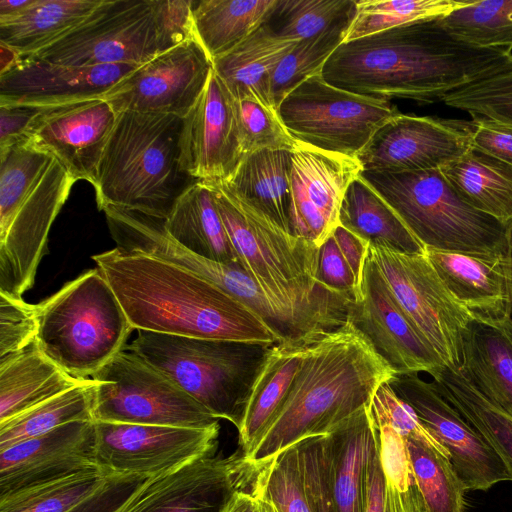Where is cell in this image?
<instances>
[{
	"instance_id": "1",
	"label": "cell",
	"mask_w": 512,
	"mask_h": 512,
	"mask_svg": "<svg viewBox=\"0 0 512 512\" xmlns=\"http://www.w3.org/2000/svg\"><path fill=\"white\" fill-rule=\"evenodd\" d=\"M439 18L344 41L323 65L321 76L355 94L429 104L500 72L512 61L511 50L479 48L458 40Z\"/></svg>"
},
{
	"instance_id": "2",
	"label": "cell",
	"mask_w": 512,
	"mask_h": 512,
	"mask_svg": "<svg viewBox=\"0 0 512 512\" xmlns=\"http://www.w3.org/2000/svg\"><path fill=\"white\" fill-rule=\"evenodd\" d=\"M92 259L138 331L200 339L281 342L251 309L173 263L117 246Z\"/></svg>"
},
{
	"instance_id": "3",
	"label": "cell",
	"mask_w": 512,
	"mask_h": 512,
	"mask_svg": "<svg viewBox=\"0 0 512 512\" xmlns=\"http://www.w3.org/2000/svg\"><path fill=\"white\" fill-rule=\"evenodd\" d=\"M395 375L347 319L308 345L282 408L244 456L267 466L307 439L331 435L366 409Z\"/></svg>"
},
{
	"instance_id": "4",
	"label": "cell",
	"mask_w": 512,
	"mask_h": 512,
	"mask_svg": "<svg viewBox=\"0 0 512 512\" xmlns=\"http://www.w3.org/2000/svg\"><path fill=\"white\" fill-rule=\"evenodd\" d=\"M208 183L239 265L265 295L313 333L345 323L353 300L319 282V247L284 231L225 182Z\"/></svg>"
},
{
	"instance_id": "5",
	"label": "cell",
	"mask_w": 512,
	"mask_h": 512,
	"mask_svg": "<svg viewBox=\"0 0 512 512\" xmlns=\"http://www.w3.org/2000/svg\"><path fill=\"white\" fill-rule=\"evenodd\" d=\"M76 180L27 140L0 149V292L22 297L35 281L51 226Z\"/></svg>"
},
{
	"instance_id": "6",
	"label": "cell",
	"mask_w": 512,
	"mask_h": 512,
	"mask_svg": "<svg viewBox=\"0 0 512 512\" xmlns=\"http://www.w3.org/2000/svg\"><path fill=\"white\" fill-rule=\"evenodd\" d=\"M182 118L171 114L117 115L94 185L99 210L107 206L166 219L196 181L179 164Z\"/></svg>"
},
{
	"instance_id": "7",
	"label": "cell",
	"mask_w": 512,
	"mask_h": 512,
	"mask_svg": "<svg viewBox=\"0 0 512 512\" xmlns=\"http://www.w3.org/2000/svg\"><path fill=\"white\" fill-rule=\"evenodd\" d=\"M271 345L138 331L129 347L238 429Z\"/></svg>"
},
{
	"instance_id": "8",
	"label": "cell",
	"mask_w": 512,
	"mask_h": 512,
	"mask_svg": "<svg viewBox=\"0 0 512 512\" xmlns=\"http://www.w3.org/2000/svg\"><path fill=\"white\" fill-rule=\"evenodd\" d=\"M36 341L62 370L88 379L126 347L134 330L97 267L37 304Z\"/></svg>"
},
{
	"instance_id": "9",
	"label": "cell",
	"mask_w": 512,
	"mask_h": 512,
	"mask_svg": "<svg viewBox=\"0 0 512 512\" xmlns=\"http://www.w3.org/2000/svg\"><path fill=\"white\" fill-rule=\"evenodd\" d=\"M360 175L394 209L425 248L507 256L509 223L467 204L440 169L362 171Z\"/></svg>"
},
{
	"instance_id": "10",
	"label": "cell",
	"mask_w": 512,
	"mask_h": 512,
	"mask_svg": "<svg viewBox=\"0 0 512 512\" xmlns=\"http://www.w3.org/2000/svg\"><path fill=\"white\" fill-rule=\"evenodd\" d=\"M91 379L94 421L211 428L219 419L129 346Z\"/></svg>"
},
{
	"instance_id": "11",
	"label": "cell",
	"mask_w": 512,
	"mask_h": 512,
	"mask_svg": "<svg viewBox=\"0 0 512 512\" xmlns=\"http://www.w3.org/2000/svg\"><path fill=\"white\" fill-rule=\"evenodd\" d=\"M177 45L153 0H101L77 27L28 57L72 66H140Z\"/></svg>"
},
{
	"instance_id": "12",
	"label": "cell",
	"mask_w": 512,
	"mask_h": 512,
	"mask_svg": "<svg viewBox=\"0 0 512 512\" xmlns=\"http://www.w3.org/2000/svg\"><path fill=\"white\" fill-rule=\"evenodd\" d=\"M279 116L297 142L356 157L373 134L399 111L388 100L355 94L313 75L278 106Z\"/></svg>"
},
{
	"instance_id": "13",
	"label": "cell",
	"mask_w": 512,
	"mask_h": 512,
	"mask_svg": "<svg viewBox=\"0 0 512 512\" xmlns=\"http://www.w3.org/2000/svg\"><path fill=\"white\" fill-rule=\"evenodd\" d=\"M368 258L444 365L459 369L464 337L474 316L451 295L425 252L410 254L369 245Z\"/></svg>"
},
{
	"instance_id": "14",
	"label": "cell",
	"mask_w": 512,
	"mask_h": 512,
	"mask_svg": "<svg viewBox=\"0 0 512 512\" xmlns=\"http://www.w3.org/2000/svg\"><path fill=\"white\" fill-rule=\"evenodd\" d=\"M219 430L95 421L96 464L109 475L157 477L214 456Z\"/></svg>"
},
{
	"instance_id": "15",
	"label": "cell",
	"mask_w": 512,
	"mask_h": 512,
	"mask_svg": "<svg viewBox=\"0 0 512 512\" xmlns=\"http://www.w3.org/2000/svg\"><path fill=\"white\" fill-rule=\"evenodd\" d=\"M213 61L193 37L137 66L104 99L123 112L171 114L184 118L205 90Z\"/></svg>"
},
{
	"instance_id": "16",
	"label": "cell",
	"mask_w": 512,
	"mask_h": 512,
	"mask_svg": "<svg viewBox=\"0 0 512 512\" xmlns=\"http://www.w3.org/2000/svg\"><path fill=\"white\" fill-rule=\"evenodd\" d=\"M389 384L448 451L466 491H486L499 482L512 481L498 454L439 393L433 381L408 373L396 374Z\"/></svg>"
},
{
	"instance_id": "17",
	"label": "cell",
	"mask_w": 512,
	"mask_h": 512,
	"mask_svg": "<svg viewBox=\"0 0 512 512\" xmlns=\"http://www.w3.org/2000/svg\"><path fill=\"white\" fill-rule=\"evenodd\" d=\"M264 468L240 448L227 457L200 458L150 478L124 512H221L237 490L255 484Z\"/></svg>"
},
{
	"instance_id": "18",
	"label": "cell",
	"mask_w": 512,
	"mask_h": 512,
	"mask_svg": "<svg viewBox=\"0 0 512 512\" xmlns=\"http://www.w3.org/2000/svg\"><path fill=\"white\" fill-rule=\"evenodd\" d=\"M473 122L398 113L356 156L362 171L441 169L472 148Z\"/></svg>"
},
{
	"instance_id": "19",
	"label": "cell",
	"mask_w": 512,
	"mask_h": 512,
	"mask_svg": "<svg viewBox=\"0 0 512 512\" xmlns=\"http://www.w3.org/2000/svg\"><path fill=\"white\" fill-rule=\"evenodd\" d=\"M361 172L356 157L297 142L289 172L292 234L320 247L340 225L344 195Z\"/></svg>"
},
{
	"instance_id": "20",
	"label": "cell",
	"mask_w": 512,
	"mask_h": 512,
	"mask_svg": "<svg viewBox=\"0 0 512 512\" xmlns=\"http://www.w3.org/2000/svg\"><path fill=\"white\" fill-rule=\"evenodd\" d=\"M243 158L235 99L213 70L200 98L182 118L180 168L195 180L227 182Z\"/></svg>"
},
{
	"instance_id": "21",
	"label": "cell",
	"mask_w": 512,
	"mask_h": 512,
	"mask_svg": "<svg viewBox=\"0 0 512 512\" xmlns=\"http://www.w3.org/2000/svg\"><path fill=\"white\" fill-rule=\"evenodd\" d=\"M347 319L368 339L395 374H430L445 366L400 309L368 256L360 293L349 304Z\"/></svg>"
},
{
	"instance_id": "22",
	"label": "cell",
	"mask_w": 512,
	"mask_h": 512,
	"mask_svg": "<svg viewBox=\"0 0 512 512\" xmlns=\"http://www.w3.org/2000/svg\"><path fill=\"white\" fill-rule=\"evenodd\" d=\"M117 114L104 98L46 107L26 139L52 154L77 181L97 182L99 167Z\"/></svg>"
},
{
	"instance_id": "23",
	"label": "cell",
	"mask_w": 512,
	"mask_h": 512,
	"mask_svg": "<svg viewBox=\"0 0 512 512\" xmlns=\"http://www.w3.org/2000/svg\"><path fill=\"white\" fill-rule=\"evenodd\" d=\"M95 468V421L71 422L0 451V499Z\"/></svg>"
},
{
	"instance_id": "24",
	"label": "cell",
	"mask_w": 512,
	"mask_h": 512,
	"mask_svg": "<svg viewBox=\"0 0 512 512\" xmlns=\"http://www.w3.org/2000/svg\"><path fill=\"white\" fill-rule=\"evenodd\" d=\"M137 66H72L23 57L0 75V104L54 107L103 98Z\"/></svg>"
},
{
	"instance_id": "25",
	"label": "cell",
	"mask_w": 512,
	"mask_h": 512,
	"mask_svg": "<svg viewBox=\"0 0 512 512\" xmlns=\"http://www.w3.org/2000/svg\"><path fill=\"white\" fill-rule=\"evenodd\" d=\"M333 512H366L369 472L378 452V435L369 406L324 436Z\"/></svg>"
},
{
	"instance_id": "26",
	"label": "cell",
	"mask_w": 512,
	"mask_h": 512,
	"mask_svg": "<svg viewBox=\"0 0 512 512\" xmlns=\"http://www.w3.org/2000/svg\"><path fill=\"white\" fill-rule=\"evenodd\" d=\"M425 254L451 295L474 319L508 318L507 256H483L426 248Z\"/></svg>"
},
{
	"instance_id": "27",
	"label": "cell",
	"mask_w": 512,
	"mask_h": 512,
	"mask_svg": "<svg viewBox=\"0 0 512 512\" xmlns=\"http://www.w3.org/2000/svg\"><path fill=\"white\" fill-rule=\"evenodd\" d=\"M459 370L484 397L512 417V321L474 319L464 337Z\"/></svg>"
},
{
	"instance_id": "28",
	"label": "cell",
	"mask_w": 512,
	"mask_h": 512,
	"mask_svg": "<svg viewBox=\"0 0 512 512\" xmlns=\"http://www.w3.org/2000/svg\"><path fill=\"white\" fill-rule=\"evenodd\" d=\"M86 379L75 378L51 361L35 340L0 357V423L59 395Z\"/></svg>"
},
{
	"instance_id": "29",
	"label": "cell",
	"mask_w": 512,
	"mask_h": 512,
	"mask_svg": "<svg viewBox=\"0 0 512 512\" xmlns=\"http://www.w3.org/2000/svg\"><path fill=\"white\" fill-rule=\"evenodd\" d=\"M314 339L284 341L270 346L237 429L238 443L244 455L252 450L282 408L299 372L306 349Z\"/></svg>"
},
{
	"instance_id": "30",
	"label": "cell",
	"mask_w": 512,
	"mask_h": 512,
	"mask_svg": "<svg viewBox=\"0 0 512 512\" xmlns=\"http://www.w3.org/2000/svg\"><path fill=\"white\" fill-rule=\"evenodd\" d=\"M298 42L276 35L264 23L233 50L215 59L213 70L236 100L253 99L274 108L270 98L272 73Z\"/></svg>"
},
{
	"instance_id": "31",
	"label": "cell",
	"mask_w": 512,
	"mask_h": 512,
	"mask_svg": "<svg viewBox=\"0 0 512 512\" xmlns=\"http://www.w3.org/2000/svg\"><path fill=\"white\" fill-rule=\"evenodd\" d=\"M168 234L185 249L203 258L239 264L207 181L193 183L164 220Z\"/></svg>"
},
{
	"instance_id": "32",
	"label": "cell",
	"mask_w": 512,
	"mask_h": 512,
	"mask_svg": "<svg viewBox=\"0 0 512 512\" xmlns=\"http://www.w3.org/2000/svg\"><path fill=\"white\" fill-rule=\"evenodd\" d=\"M339 222L369 245L410 254L424 253L426 249L394 209L361 175L346 190Z\"/></svg>"
},
{
	"instance_id": "33",
	"label": "cell",
	"mask_w": 512,
	"mask_h": 512,
	"mask_svg": "<svg viewBox=\"0 0 512 512\" xmlns=\"http://www.w3.org/2000/svg\"><path fill=\"white\" fill-rule=\"evenodd\" d=\"M101 0H34L10 17L0 19V43L23 57L34 55L65 36L100 4Z\"/></svg>"
},
{
	"instance_id": "34",
	"label": "cell",
	"mask_w": 512,
	"mask_h": 512,
	"mask_svg": "<svg viewBox=\"0 0 512 512\" xmlns=\"http://www.w3.org/2000/svg\"><path fill=\"white\" fill-rule=\"evenodd\" d=\"M291 155L290 150L270 149L246 155L225 182L238 197L290 234Z\"/></svg>"
},
{
	"instance_id": "35",
	"label": "cell",
	"mask_w": 512,
	"mask_h": 512,
	"mask_svg": "<svg viewBox=\"0 0 512 512\" xmlns=\"http://www.w3.org/2000/svg\"><path fill=\"white\" fill-rule=\"evenodd\" d=\"M440 170L467 204L501 222L512 220L511 166L472 146Z\"/></svg>"
},
{
	"instance_id": "36",
	"label": "cell",
	"mask_w": 512,
	"mask_h": 512,
	"mask_svg": "<svg viewBox=\"0 0 512 512\" xmlns=\"http://www.w3.org/2000/svg\"><path fill=\"white\" fill-rule=\"evenodd\" d=\"M275 4L276 0L194 1V36L214 61L261 27Z\"/></svg>"
},
{
	"instance_id": "37",
	"label": "cell",
	"mask_w": 512,
	"mask_h": 512,
	"mask_svg": "<svg viewBox=\"0 0 512 512\" xmlns=\"http://www.w3.org/2000/svg\"><path fill=\"white\" fill-rule=\"evenodd\" d=\"M439 393L485 439L512 474V417L484 397L457 369L429 374Z\"/></svg>"
},
{
	"instance_id": "38",
	"label": "cell",
	"mask_w": 512,
	"mask_h": 512,
	"mask_svg": "<svg viewBox=\"0 0 512 512\" xmlns=\"http://www.w3.org/2000/svg\"><path fill=\"white\" fill-rule=\"evenodd\" d=\"M96 384V380L88 378L81 384L0 423V451L71 422L94 421Z\"/></svg>"
},
{
	"instance_id": "39",
	"label": "cell",
	"mask_w": 512,
	"mask_h": 512,
	"mask_svg": "<svg viewBox=\"0 0 512 512\" xmlns=\"http://www.w3.org/2000/svg\"><path fill=\"white\" fill-rule=\"evenodd\" d=\"M423 512H464L465 486L448 454L406 439Z\"/></svg>"
},
{
	"instance_id": "40",
	"label": "cell",
	"mask_w": 512,
	"mask_h": 512,
	"mask_svg": "<svg viewBox=\"0 0 512 512\" xmlns=\"http://www.w3.org/2000/svg\"><path fill=\"white\" fill-rule=\"evenodd\" d=\"M356 0H276L265 24L278 36L301 41L351 27Z\"/></svg>"
},
{
	"instance_id": "41",
	"label": "cell",
	"mask_w": 512,
	"mask_h": 512,
	"mask_svg": "<svg viewBox=\"0 0 512 512\" xmlns=\"http://www.w3.org/2000/svg\"><path fill=\"white\" fill-rule=\"evenodd\" d=\"M453 37L485 49H512V0L471 1L439 18Z\"/></svg>"
},
{
	"instance_id": "42",
	"label": "cell",
	"mask_w": 512,
	"mask_h": 512,
	"mask_svg": "<svg viewBox=\"0 0 512 512\" xmlns=\"http://www.w3.org/2000/svg\"><path fill=\"white\" fill-rule=\"evenodd\" d=\"M110 476L100 468L72 474L0 499V512H67Z\"/></svg>"
},
{
	"instance_id": "43",
	"label": "cell",
	"mask_w": 512,
	"mask_h": 512,
	"mask_svg": "<svg viewBox=\"0 0 512 512\" xmlns=\"http://www.w3.org/2000/svg\"><path fill=\"white\" fill-rule=\"evenodd\" d=\"M468 0H361L345 41L402 24L445 16Z\"/></svg>"
},
{
	"instance_id": "44",
	"label": "cell",
	"mask_w": 512,
	"mask_h": 512,
	"mask_svg": "<svg viewBox=\"0 0 512 512\" xmlns=\"http://www.w3.org/2000/svg\"><path fill=\"white\" fill-rule=\"evenodd\" d=\"M350 27H339L316 37L299 41L274 69L270 79V98L274 108L298 85L320 74L323 65L345 41Z\"/></svg>"
},
{
	"instance_id": "45",
	"label": "cell",
	"mask_w": 512,
	"mask_h": 512,
	"mask_svg": "<svg viewBox=\"0 0 512 512\" xmlns=\"http://www.w3.org/2000/svg\"><path fill=\"white\" fill-rule=\"evenodd\" d=\"M443 102L467 112L473 121L512 124V61L500 72L448 94Z\"/></svg>"
},
{
	"instance_id": "46",
	"label": "cell",
	"mask_w": 512,
	"mask_h": 512,
	"mask_svg": "<svg viewBox=\"0 0 512 512\" xmlns=\"http://www.w3.org/2000/svg\"><path fill=\"white\" fill-rule=\"evenodd\" d=\"M235 108L244 157L264 149H294L297 141L286 129L277 109L253 99H235Z\"/></svg>"
},
{
	"instance_id": "47",
	"label": "cell",
	"mask_w": 512,
	"mask_h": 512,
	"mask_svg": "<svg viewBox=\"0 0 512 512\" xmlns=\"http://www.w3.org/2000/svg\"><path fill=\"white\" fill-rule=\"evenodd\" d=\"M264 494L279 512H312L299 444L285 450L260 474Z\"/></svg>"
},
{
	"instance_id": "48",
	"label": "cell",
	"mask_w": 512,
	"mask_h": 512,
	"mask_svg": "<svg viewBox=\"0 0 512 512\" xmlns=\"http://www.w3.org/2000/svg\"><path fill=\"white\" fill-rule=\"evenodd\" d=\"M369 412L372 419L388 423L404 438L428 443L449 455L423 425L413 408L395 393L389 383L382 384L375 392Z\"/></svg>"
},
{
	"instance_id": "49",
	"label": "cell",
	"mask_w": 512,
	"mask_h": 512,
	"mask_svg": "<svg viewBox=\"0 0 512 512\" xmlns=\"http://www.w3.org/2000/svg\"><path fill=\"white\" fill-rule=\"evenodd\" d=\"M37 331V306L0 292V357L29 346Z\"/></svg>"
},
{
	"instance_id": "50",
	"label": "cell",
	"mask_w": 512,
	"mask_h": 512,
	"mask_svg": "<svg viewBox=\"0 0 512 512\" xmlns=\"http://www.w3.org/2000/svg\"><path fill=\"white\" fill-rule=\"evenodd\" d=\"M305 487L312 512H333L329 490L324 436L299 443Z\"/></svg>"
},
{
	"instance_id": "51",
	"label": "cell",
	"mask_w": 512,
	"mask_h": 512,
	"mask_svg": "<svg viewBox=\"0 0 512 512\" xmlns=\"http://www.w3.org/2000/svg\"><path fill=\"white\" fill-rule=\"evenodd\" d=\"M150 478L137 474H113L96 492L67 512H124Z\"/></svg>"
},
{
	"instance_id": "52",
	"label": "cell",
	"mask_w": 512,
	"mask_h": 512,
	"mask_svg": "<svg viewBox=\"0 0 512 512\" xmlns=\"http://www.w3.org/2000/svg\"><path fill=\"white\" fill-rule=\"evenodd\" d=\"M317 277L327 289L354 300L360 285L333 236L319 247Z\"/></svg>"
},
{
	"instance_id": "53",
	"label": "cell",
	"mask_w": 512,
	"mask_h": 512,
	"mask_svg": "<svg viewBox=\"0 0 512 512\" xmlns=\"http://www.w3.org/2000/svg\"><path fill=\"white\" fill-rule=\"evenodd\" d=\"M472 122L473 147L512 167V124L486 119Z\"/></svg>"
},
{
	"instance_id": "54",
	"label": "cell",
	"mask_w": 512,
	"mask_h": 512,
	"mask_svg": "<svg viewBox=\"0 0 512 512\" xmlns=\"http://www.w3.org/2000/svg\"><path fill=\"white\" fill-rule=\"evenodd\" d=\"M46 107L0 104V149L25 141L34 120Z\"/></svg>"
},
{
	"instance_id": "55",
	"label": "cell",
	"mask_w": 512,
	"mask_h": 512,
	"mask_svg": "<svg viewBox=\"0 0 512 512\" xmlns=\"http://www.w3.org/2000/svg\"><path fill=\"white\" fill-rule=\"evenodd\" d=\"M331 235L361 287L369 244L341 225Z\"/></svg>"
},
{
	"instance_id": "56",
	"label": "cell",
	"mask_w": 512,
	"mask_h": 512,
	"mask_svg": "<svg viewBox=\"0 0 512 512\" xmlns=\"http://www.w3.org/2000/svg\"><path fill=\"white\" fill-rule=\"evenodd\" d=\"M366 512H384V477L378 452L369 472Z\"/></svg>"
},
{
	"instance_id": "57",
	"label": "cell",
	"mask_w": 512,
	"mask_h": 512,
	"mask_svg": "<svg viewBox=\"0 0 512 512\" xmlns=\"http://www.w3.org/2000/svg\"><path fill=\"white\" fill-rule=\"evenodd\" d=\"M256 483L249 488L237 490L221 512H257V489Z\"/></svg>"
},
{
	"instance_id": "58",
	"label": "cell",
	"mask_w": 512,
	"mask_h": 512,
	"mask_svg": "<svg viewBox=\"0 0 512 512\" xmlns=\"http://www.w3.org/2000/svg\"><path fill=\"white\" fill-rule=\"evenodd\" d=\"M23 56L12 47L0 43V75L15 67Z\"/></svg>"
},
{
	"instance_id": "59",
	"label": "cell",
	"mask_w": 512,
	"mask_h": 512,
	"mask_svg": "<svg viewBox=\"0 0 512 512\" xmlns=\"http://www.w3.org/2000/svg\"><path fill=\"white\" fill-rule=\"evenodd\" d=\"M34 0H0V19H4L21 12L33 3Z\"/></svg>"
},
{
	"instance_id": "60",
	"label": "cell",
	"mask_w": 512,
	"mask_h": 512,
	"mask_svg": "<svg viewBox=\"0 0 512 512\" xmlns=\"http://www.w3.org/2000/svg\"><path fill=\"white\" fill-rule=\"evenodd\" d=\"M256 489L258 503L257 512H279L274 503L264 494L261 485L260 475L257 479Z\"/></svg>"
},
{
	"instance_id": "61",
	"label": "cell",
	"mask_w": 512,
	"mask_h": 512,
	"mask_svg": "<svg viewBox=\"0 0 512 512\" xmlns=\"http://www.w3.org/2000/svg\"><path fill=\"white\" fill-rule=\"evenodd\" d=\"M507 263H508V279H509L508 319H510L512 321V220L509 222Z\"/></svg>"
}]
</instances>
